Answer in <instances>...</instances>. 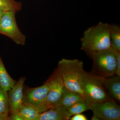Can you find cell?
Wrapping results in <instances>:
<instances>
[{
  "mask_svg": "<svg viewBox=\"0 0 120 120\" xmlns=\"http://www.w3.org/2000/svg\"><path fill=\"white\" fill-rule=\"evenodd\" d=\"M81 49L87 56L111 47L109 24L100 22L85 30L81 38Z\"/></svg>",
  "mask_w": 120,
  "mask_h": 120,
  "instance_id": "obj_1",
  "label": "cell"
},
{
  "mask_svg": "<svg viewBox=\"0 0 120 120\" xmlns=\"http://www.w3.org/2000/svg\"><path fill=\"white\" fill-rule=\"evenodd\" d=\"M105 78L83 70L80 77V86L84 101L90 106L94 103L112 99L104 85Z\"/></svg>",
  "mask_w": 120,
  "mask_h": 120,
  "instance_id": "obj_2",
  "label": "cell"
},
{
  "mask_svg": "<svg viewBox=\"0 0 120 120\" xmlns=\"http://www.w3.org/2000/svg\"><path fill=\"white\" fill-rule=\"evenodd\" d=\"M83 67V62L78 59L63 58L58 62L57 68L60 71L65 87L79 93L84 98L80 82V77L84 70Z\"/></svg>",
  "mask_w": 120,
  "mask_h": 120,
  "instance_id": "obj_3",
  "label": "cell"
},
{
  "mask_svg": "<svg viewBox=\"0 0 120 120\" xmlns=\"http://www.w3.org/2000/svg\"><path fill=\"white\" fill-rule=\"evenodd\" d=\"M88 56L93 61L91 73L104 78L115 75L116 57V50L112 47L93 53Z\"/></svg>",
  "mask_w": 120,
  "mask_h": 120,
  "instance_id": "obj_4",
  "label": "cell"
},
{
  "mask_svg": "<svg viewBox=\"0 0 120 120\" xmlns=\"http://www.w3.org/2000/svg\"><path fill=\"white\" fill-rule=\"evenodd\" d=\"M15 13L13 11H7L2 15L0 19V34L8 37L17 45H24L26 43V36L17 26Z\"/></svg>",
  "mask_w": 120,
  "mask_h": 120,
  "instance_id": "obj_5",
  "label": "cell"
},
{
  "mask_svg": "<svg viewBox=\"0 0 120 120\" xmlns=\"http://www.w3.org/2000/svg\"><path fill=\"white\" fill-rule=\"evenodd\" d=\"M49 91V86L46 81L42 86L30 88L24 86L23 90V103L34 106L39 113L46 111V101Z\"/></svg>",
  "mask_w": 120,
  "mask_h": 120,
  "instance_id": "obj_6",
  "label": "cell"
},
{
  "mask_svg": "<svg viewBox=\"0 0 120 120\" xmlns=\"http://www.w3.org/2000/svg\"><path fill=\"white\" fill-rule=\"evenodd\" d=\"M49 91L46 101V110L57 108L58 103L65 88L60 73L58 68L46 80Z\"/></svg>",
  "mask_w": 120,
  "mask_h": 120,
  "instance_id": "obj_7",
  "label": "cell"
},
{
  "mask_svg": "<svg viewBox=\"0 0 120 120\" xmlns=\"http://www.w3.org/2000/svg\"><path fill=\"white\" fill-rule=\"evenodd\" d=\"M90 110L100 120H120V106L113 99L91 105Z\"/></svg>",
  "mask_w": 120,
  "mask_h": 120,
  "instance_id": "obj_8",
  "label": "cell"
},
{
  "mask_svg": "<svg viewBox=\"0 0 120 120\" xmlns=\"http://www.w3.org/2000/svg\"><path fill=\"white\" fill-rule=\"evenodd\" d=\"M26 77H21L8 91L10 114L17 112L22 104L23 90Z\"/></svg>",
  "mask_w": 120,
  "mask_h": 120,
  "instance_id": "obj_9",
  "label": "cell"
},
{
  "mask_svg": "<svg viewBox=\"0 0 120 120\" xmlns=\"http://www.w3.org/2000/svg\"><path fill=\"white\" fill-rule=\"evenodd\" d=\"M71 116L65 107L50 109L39 113L36 120H69Z\"/></svg>",
  "mask_w": 120,
  "mask_h": 120,
  "instance_id": "obj_10",
  "label": "cell"
},
{
  "mask_svg": "<svg viewBox=\"0 0 120 120\" xmlns=\"http://www.w3.org/2000/svg\"><path fill=\"white\" fill-rule=\"evenodd\" d=\"M104 85L110 98L120 101V77L116 75L105 78Z\"/></svg>",
  "mask_w": 120,
  "mask_h": 120,
  "instance_id": "obj_11",
  "label": "cell"
},
{
  "mask_svg": "<svg viewBox=\"0 0 120 120\" xmlns=\"http://www.w3.org/2000/svg\"><path fill=\"white\" fill-rule=\"evenodd\" d=\"M82 100H84V99L79 93L72 91L65 87L57 108L62 107L68 109L74 103Z\"/></svg>",
  "mask_w": 120,
  "mask_h": 120,
  "instance_id": "obj_12",
  "label": "cell"
},
{
  "mask_svg": "<svg viewBox=\"0 0 120 120\" xmlns=\"http://www.w3.org/2000/svg\"><path fill=\"white\" fill-rule=\"evenodd\" d=\"M16 82L7 72L0 56V86L8 91L15 85Z\"/></svg>",
  "mask_w": 120,
  "mask_h": 120,
  "instance_id": "obj_13",
  "label": "cell"
},
{
  "mask_svg": "<svg viewBox=\"0 0 120 120\" xmlns=\"http://www.w3.org/2000/svg\"><path fill=\"white\" fill-rule=\"evenodd\" d=\"M16 112L22 117V120H36L39 114L35 107L24 103Z\"/></svg>",
  "mask_w": 120,
  "mask_h": 120,
  "instance_id": "obj_14",
  "label": "cell"
},
{
  "mask_svg": "<svg viewBox=\"0 0 120 120\" xmlns=\"http://www.w3.org/2000/svg\"><path fill=\"white\" fill-rule=\"evenodd\" d=\"M109 29L111 47L120 52V26L116 24H109Z\"/></svg>",
  "mask_w": 120,
  "mask_h": 120,
  "instance_id": "obj_15",
  "label": "cell"
},
{
  "mask_svg": "<svg viewBox=\"0 0 120 120\" xmlns=\"http://www.w3.org/2000/svg\"><path fill=\"white\" fill-rule=\"evenodd\" d=\"M0 9L5 11H13L16 12L22 9L21 3L15 0H0Z\"/></svg>",
  "mask_w": 120,
  "mask_h": 120,
  "instance_id": "obj_16",
  "label": "cell"
},
{
  "mask_svg": "<svg viewBox=\"0 0 120 120\" xmlns=\"http://www.w3.org/2000/svg\"><path fill=\"white\" fill-rule=\"evenodd\" d=\"M89 110L90 106L84 100L77 102L68 109V112L71 117L75 114L81 113Z\"/></svg>",
  "mask_w": 120,
  "mask_h": 120,
  "instance_id": "obj_17",
  "label": "cell"
},
{
  "mask_svg": "<svg viewBox=\"0 0 120 120\" xmlns=\"http://www.w3.org/2000/svg\"><path fill=\"white\" fill-rule=\"evenodd\" d=\"M9 111L8 91L0 86V113L9 114Z\"/></svg>",
  "mask_w": 120,
  "mask_h": 120,
  "instance_id": "obj_18",
  "label": "cell"
},
{
  "mask_svg": "<svg viewBox=\"0 0 120 120\" xmlns=\"http://www.w3.org/2000/svg\"><path fill=\"white\" fill-rule=\"evenodd\" d=\"M116 67L115 75L120 77V52L116 51Z\"/></svg>",
  "mask_w": 120,
  "mask_h": 120,
  "instance_id": "obj_19",
  "label": "cell"
},
{
  "mask_svg": "<svg viewBox=\"0 0 120 120\" xmlns=\"http://www.w3.org/2000/svg\"><path fill=\"white\" fill-rule=\"evenodd\" d=\"M71 120H87L88 118L85 115L79 113L75 114L71 117Z\"/></svg>",
  "mask_w": 120,
  "mask_h": 120,
  "instance_id": "obj_20",
  "label": "cell"
},
{
  "mask_svg": "<svg viewBox=\"0 0 120 120\" xmlns=\"http://www.w3.org/2000/svg\"><path fill=\"white\" fill-rule=\"evenodd\" d=\"M0 120H9L8 113H0Z\"/></svg>",
  "mask_w": 120,
  "mask_h": 120,
  "instance_id": "obj_21",
  "label": "cell"
},
{
  "mask_svg": "<svg viewBox=\"0 0 120 120\" xmlns=\"http://www.w3.org/2000/svg\"><path fill=\"white\" fill-rule=\"evenodd\" d=\"M5 12V11L0 9V19L1 17H2V15H4V13Z\"/></svg>",
  "mask_w": 120,
  "mask_h": 120,
  "instance_id": "obj_22",
  "label": "cell"
},
{
  "mask_svg": "<svg viewBox=\"0 0 120 120\" xmlns=\"http://www.w3.org/2000/svg\"><path fill=\"white\" fill-rule=\"evenodd\" d=\"M91 120H100L98 117H97L96 116H94L93 115V116H92L91 117Z\"/></svg>",
  "mask_w": 120,
  "mask_h": 120,
  "instance_id": "obj_23",
  "label": "cell"
}]
</instances>
